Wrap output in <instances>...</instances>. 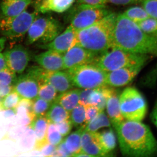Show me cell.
<instances>
[{
  "label": "cell",
  "instance_id": "obj_45",
  "mask_svg": "<svg viewBox=\"0 0 157 157\" xmlns=\"http://www.w3.org/2000/svg\"><path fill=\"white\" fill-rule=\"evenodd\" d=\"M14 90V86H6L0 83V98H2L4 96L11 93Z\"/></svg>",
  "mask_w": 157,
  "mask_h": 157
},
{
  "label": "cell",
  "instance_id": "obj_42",
  "mask_svg": "<svg viewBox=\"0 0 157 157\" xmlns=\"http://www.w3.org/2000/svg\"><path fill=\"white\" fill-rule=\"evenodd\" d=\"M56 146H55L48 142L42 147L40 152L43 156L51 157L52 155L56 150Z\"/></svg>",
  "mask_w": 157,
  "mask_h": 157
},
{
  "label": "cell",
  "instance_id": "obj_46",
  "mask_svg": "<svg viewBox=\"0 0 157 157\" xmlns=\"http://www.w3.org/2000/svg\"><path fill=\"white\" fill-rule=\"evenodd\" d=\"M139 0H107V2L114 5L124 6L137 2Z\"/></svg>",
  "mask_w": 157,
  "mask_h": 157
},
{
  "label": "cell",
  "instance_id": "obj_8",
  "mask_svg": "<svg viewBox=\"0 0 157 157\" xmlns=\"http://www.w3.org/2000/svg\"><path fill=\"white\" fill-rule=\"evenodd\" d=\"M39 12L27 11V9L18 15L3 17L0 21V32L6 39L19 41L24 38Z\"/></svg>",
  "mask_w": 157,
  "mask_h": 157
},
{
  "label": "cell",
  "instance_id": "obj_24",
  "mask_svg": "<svg viewBox=\"0 0 157 157\" xmlns=\"http://www.w3.org/2000/svg\"><path fill=\"white\" fill-rule=\"evenodd\" d=\"M97 137L102 148L108 154L116 147V138L111 128L101 132H96Z\"/></svg>",
  "mask_w": 157,
  "mask_h": 157
},
{
  "label": "cell",
  "instance_id": "obj_35",
  "mask_svg": "<svg viewBox=\"0 0 157 157\" xmlns=\"http://www.w3.org/2000/svg\"><path fill=\"white\" fill-rule=\"evenodd\" d=\"M16 73L7 67L0 70V83L14 86L17 79Z\"/></svg>",
  "mask_w": 157,
  "mask_h": 157
},
{
  "label": "cell",
  "instance_id": "obj_28",
  "mask_svg": "<svg viewBox=\"0 0 157 157\" xmlns=\"http://www.w3.org/2000/svg\"><path fill=\"white\" fill-rule=\"evenodd\" d=\"M38 97L52 104L57 97L58 93L54 87L45 80L38 82Z\"/></svg>",
  "mask_w": 157,
  "mask_h": 157
},
{
  "label": "cell",
  "instance_id": "obj_10",
  "mask_svg": "<svg viewBox=\"0 0 157 157\" xmlns=\"http://www.w3.org/2000/svg\"><path fill=\"white\" fill-rule=\"evenodd\" d=\"M3 54L7 67L19 74L23 73L31 59L28 50L21 45H14Z\"/></svg>",
  "mask_w": 157,
  "mask_h": 157
},
{
  "label": "cell",
  "instance_id": "obj_2",
  "mask_svg": "<svg viewBox=\"0 0 157 157\" xmlns=\"http://www.w3.org/2000/svg\"><path fill=\"white\" fill-rule=\"evenodd\" d=\"M111 48L157 56V37L144 33L123 14L117 17Z\"/></svg>",
  "mask_w": 157,
  "mask_h": 157
},
{
  "label": "cell",
  "instance_id": "obj_17",
  "mask_svg": "<svg viewBox=\"0 0 157 157\" xmlns=\"http://www.w3.org/2000/svg\"><path fill=\"white\" fill-rule=\"evenodd\" d=\"M120 95L118 90L109 86L106 108L110 123L114 128L124 120L120 107Z\"/></svg>",
  "mask_w": 157,
  "mask_h": 157
},
{
  "label": "cell",
  "instance_id": "obj_30",
  "mask_svg": "<svg viewBox=\"0 0 157 157\" xmlns=\"http://www.w3.org/2000/svg\"><path fill=\"white\" fill-rule=\"evenodd\" d=\"M70 119L73 126L77 128L85 126V110L84 106L77 104L70 113Z\"/></svg>",
  "mask_w": 157,
  "mask_h": 157
},
{
  "label": "cell",
  "instance_id": "obj_1",
  "mask_svg": "<svg viewBox=\"0 0 157 157\" xmlns=\"http://www.w3.org/2000/svg\"><path fill=\"white\" fill-rule=\"evenodd\" d=\"M114 128L124 156L151 157L157 155V140L145 124L124 120Z\"/></svg>",
  "mask_w": 157,
  "mask_h": 157
},
{
  "label": "cell",
  "instance_id": "obj_48",
  "mask_svg": "<svg viewBox=\"0 0 157 157\" xmlns=\"http://www.w3.org/2000/svg\"><path fill=\"white\" fill-rule=\"evenodd\" d=\"M7 65L4 55L2 52H0V70L7 68Z\"/></svg>",
  "mask_w": 157,
  "mask_h": 157
},
{
  "label": "cell",
  "instance_id": "obj_39",
  "mask_svg": "<svg viewBox=\"0 0 157 157\" xmlns=\"http://www.w3.org/2000/svg\"><path fill=\"white\" fill-rule=\"evenodd\" d=\"M29 128L25 132L21 140V144L27 148H29L32 145L34 146L36 139L34 131L30 128Z\"/></svg>",
  "mask_w": 157,
  "mask_h": 157
},
{
  "label": "cell",
  "instance_id": "obj_36",
  "mask_svg": "<svg viewBox=\"0 0 157 157\" xmlns=\"http://www.w3.org/2000/svg\"><path fill=\"white\" fill-rule=\"evenodd\" d=\"M142 7L150 17L157 19V0H143Z\"/></svg>",
  "mask_w": 157,
  "mask_h": 157
},
{
  "label": "cell",
  "instance_id": "obj_15",
  "mask_svg": "<svg viewBox=\"0 0 157 157\" xmlns=\"http://www.w3.org/2000/svg\"><path fill=\"white\" fill-rule=\"evenodd\" d=\"M63 56V54L56 51L47 49L44 52L35 55L33 60L47 71H59L64 70Z\"/></svg>",
  "mask_w": 157,
  "mask_h": 157
},
{
  "label": "cell",
  "instance_id": "obj_34",
  "mask_svg": "<svg viewBox=\"0 0 157 157\" xmlns=\"http://www.w3.org/2000/svg\"><path fill=\"white\" fill-rule=\"evenodd\" d=\"M137 24L140 29L145 33L154 36L157 33L156 18L149 17Z\"/></svg>",
  "mask_w": 157,
  "mask_h": 157
},
{
  "label": "cell",
  "instance_id": "obj_23",
  "mask_svg": "<svg viewBox=\"0 0 157 157\" xmlns=\"http://www.w3.org/2000/svg\"><path fill=\"white\" fill-rule=\"evenodd\" d=\"M79 89H72L57 96L55 102L58 103L69 113L78 104Z\"/></svg>",
  "mask_w": 157,
  "mask_h": 157
},
{
  "label": "cell",
  "instance_id": "obj_44",
  "mask_svg": "<svg viewBox=\"0 0 157 157\" xmlns=\"http://www.w3.org/2000/svg\"><path fill=\"white\" fill-rule=\"evenodd\" d=\"M57 150L59 153L61 157L72 156V155L68 151L67 147L65 145L63 140L57 146Z\"/></svg>",
  "mask_w": 157,
  "mask_h": 157
},
{
  "label": "cell",
  "instance_id": "obj_5",
  "mask_svg": "<svg viewBox=\"0 0 157 157\" xmlns=\"http://www.w3.org/2000/svg\"><path fill=\"white\" fill-rule=\"evenodd\" d=\"M65 70L74 87L93 89L107 85V72L94 64L81 65Z\"/></svg>",
  "mask_w": 157,
  "mask_h": 157
},
{
  "label": "cell",
  "instance_id": "obj_52",
  "mask_svg": "<svg viewBox=\"0 0 157 157\" xmlns=\"http://www.w3.org/2000/svg\"><path fill=\"white\" fill-rule=\"evenodd\" d=\"M40 1V0H36V2H38V1Z\"/></svg>",
  "mask_w": 157,
  "mask_h": 157
},
{
  "label": "cell",
  "instance_id": "obj_41",
  "mask_svg": "<svg viewBox=\"0 0 157 157\" xmlns=\"http://www.w3.org/2000/svg\"><path fill=\"white\" fill-rule=\"evenodd\" d=\"M92 90L93 89H80L78 104L83 106L90 105L89 98Z\"/></svg>",
  "mask_w": 157,
  "mask_h": 157
},
{
  "label": "cell",
  "instance_id": "obj_29",
  "mask_svg": "<svg viewBox=\"0 0 157 157\" xmlns=\"http://www.w3.org/2000/svg\"><path fill=\"white\" fill-rule=\"evenodd\" d=\"M22 98L15 91L4 96L1 99V111L9 109H16Z\"/></svg>",
  "mask_w": 157,
  "mask_h": 157
},
{
  "label": "cell",
  "instance_id": "obj_21",
  "mask_svg": "<svg viewBox=\"0 0 157 157\" xmlns=\"http://www.w3.org/2000/svg\"><path fill=\"white\" fill-rule=\"evenodd\" d=\"M32 0H2L0 8L4 17L16 16L28 9Z\"/></svg>",
  "mask_w": 157,
  "mask_h": 157
},
{
  "label": "cell",
  "instance_id": "obj_40",
  "mask_svg": "<svg viewBox=\"0 0 157 157\" xmlns=\"http://www.w3.org/2000/svg\"><path fill=\"white\" fill-rule=\"evenodd\" d=\"M157 80V64L152 70L144 78L142 83L147 86H153Z\"/></svg>",
  "mask_w": 157,
  "mask_h": 157
},
{
  "label": "cell",
  "instance_id": "obj_38",
  "mask_svg": "<svg viewBox=\"0 0 157 157\" xmlns=\"http://www.w3.org/2000/svg\"><path fill=\"white\" fill-rule=\"evenodd\" d=\"M84 107L85 110V125L86 127L88 124L92 121L101 111L96 106L90 104L86 105Z\"/></svg>",
  "mask_w": 157,
  "mask_h": 157
},
{
  "label": "cell",
  "instance_id": "obj_13",
  "mask_svg": "<svg viewBox=\"0 0 157 157\" xmlns=\"http://www.w3.org/2000/svg\"><path fill=\"white\" fill-rule=\"evenodd\" d=\"M76 43V31L70 25L63 32L59 34L51 42L39 45V48L51 49L64 54Z\"/></svg>",
  "mask_w": 157,
  "mask_h": 157
},
{
  "label": "cell",
  "instance_id": "obj_32",
  "mask_svg": "<svg viewBox=\"0 0 157 157\" xmlns=\"http://www.w3.org/2000/svg\"><path fill=\"white\" fill-rule=\"evenodd\" d=\"M51 104L38 97L32 100V107L35 117L45 116Z\"/></svg>",
  "mask_w": 157,
  "mask_h": 157
},
{
  "label": "cell",
  "instance_id": "obj_12",
  "mask_svg": "<svg viewBox=\"0 0 157 157\" xmlns=\"http://www.w3.org/2000/svg\"><path fill=\"white\" fill-rule=\"evenodd\" d=\"M144 66L135 65L107 72L106 84L113 87L125 86L134 80Z\"/></svg>",
  "mask_w": 157,
  "mask_h": 157
},
{
  "label": "cell",
  "instance_id": "obj_43",
  "mask_svg": "<svg viewBox=\"0 0 157 157\" xmlns=\"http://www.w3.org/2000/svg\"><path fill=\"white\" fill-rule=\"evenodd\" d=\"M79 5L89 6H104L107 2V0H77Z\"/></svg>",
  "mask_w": 157,
  "mask_h": 157
},
{
  "label": "cell",
  "instance_id": "obj_11",
  "mask_svg": "<svg viewBox=\"0 0 157 157\" xmlns=\"http://www.w3.org/2000/svg\"><path fill=\"white\" fill-rule=\"evenodd\" d=\"M98 56L76 43L63 54L64 70L81 65L93 64Z\"/></svg>",
  "mask_w": 157,
  "mask_h": 157
},
{
  "label": "cell",
  "instance_id": "obj_19",
  "mask_svg": "<svg viewBox=\"0 0 157 157\" xmlns=\"http://www.w3.org/2000/svg\"><path fill=\"white\" fill-rule=\"evenodd\" d=\"M76 0H40L36 2L35 9L39 13H63L67 11Z\"/></svg>",
  "mask_w": 157,
  "mask_h": 157
},
{
  "label": "cell",
  "instance_id": "obj_9",
  "mask_svg": "<svg viewBox=\"0 0 157 157\" xmlns=\"http://www.w3.org/2000/svg\"><path fill=\"white\" fill-rule=\"evenodd\" d=\"M70 14V25L76 31L98 22L111 13L104 6L79 5Z\"/></svg>",
  "mask_w": 157,
  "mask_h": 157
},
{
  "label": "cell",
  "instance_id": "obj_50",
  "mask_svg": "<svg viewBox=\"0 0 157 157\" xmlns=\"http://www.w3.org/2000/svg\"><path fill=\"white\" fill-rule=\"evenodd\" d=\"M1 98H0V111H1Z\"/></svg>",
  "mask_w": 157,
  "mask_h": 157
},
{
  "label": "cell",
  "instance_id": "obj_4",
  "mask_svg": "<svg viewBox=\"0 0 157 157\" xmlns=\"http://www.w3.org/2000/svg\"><path fill=\"white\" fill-rule=\"evenodd\" d=\"M148 56L110 48L99 56L93 64L107 73L125 67L145 65L149 58Z\"/></svg>",
  "mask_w": 157,
  "mask_h": 157
},
{
  "label": "cell",
  "instance_id": "obj_14",
  "mask_svg": "<svg viewBox=\"0 0 157 157\" xmlns=\"http://www.w3.org/2000/svg\"><path fill=\"white\" fill-rule=\"evenodd\" d=\"M14 90L22 99L33 100L38 97V82L35 77L28 72L17 77L14 86Z\"/></svg>",
  "mask_w": 157,
  "mask_h": 157
},
{
  "label": "cell",
  "instance_id": "obj_18",
  "mask_svg": "<svg viewBox=\"0 0 157 157\" xmlns=\"http://www.w3.org/2000/svg\"><path fill=\"white\" fill-rule=\"evenodd\" d=\"M81 151L90 157L109 156L102 148L97 137L96 132L84 130L81 136Z\"/></svg>",
  "mask_w": 157,
  "mask_h": 157
},
{
  "label": "cell",
  "instance_id": "obj_33",
  "mask_svg": "<svg viewBox=\"0 0 157 157\" xmlns=\"http://www.w3.org/2000/svg\"><path fill=\"white\" fill-rule=\"evenodd\" d=\"M46 139L48 143L56 146L63 140V136L59 132L54 124H48Z\"/></svg>",
  "mask_w": 157,
  "mask_h": 157
},
{
  "label": "cell",
  "instance_id": "obj_51",
  "mask_svg": "<svg viewBox=\"0 0 157 157\" xmlns=\"http://www.w3.org/2000/svg\"><path fill=\"white\" fill-rule=\"evenodd\" d=\"M154 36H155L157 37V33H156L155 34V35H154Z\"/></svg>",
  "mask_w": 157,
  "mask_h": 157
},
{
  "label": "cell",
  "instance_id": "obj_27",
  "mask_svg": "<svg viewBox=\"0 0 157 157\" xmlns=\"http://www.w3.org/2000/svg\"><path fill=\"white\" fill-rule=\"evenodd\" d=\"M110 127L111 123L108 116L106 115L104 111H102L88 124L84 130L87 132H95L102 128Z\"/></svg>",
  "mask_w": 157,
  "mask_h": 157
},
{
  "label": "cell",
  "instance_id": "obj_16",
  "mask_svg": "<svg viewBox=\"0 0 157 157\" xmlns=\"http://www.w3.org/2000/svg\"><path fill=\"white\" fill-rule=\"evenodd\" d=\"M41 80H45L50 83L59 94L65 92L74 87L66 70L50 71L44 69L40 81Z\"/></svg>",
  "mask_w": 157,
  "mask_h": 157
},
{
  "label": "cell",
  "instance_id": "obj_3",
  "mask_svg": "<svg viewBox=\"0 0 157 157\" xmlns=\"http://www.w3.org/2000/svg\"><path fill=\"white\" fill-rule=\"evenodd\" d=\"M117 14L111 12L103 19L76 31V43L99 56L111 47Z\"/></svg>",
  "mask_w": 157,
  "mask_h": 157
},
{
  "label": "cell",
  "instance_id": "obj_7",
  "mask_svg": "<svg viewBox=\"0 0 157 157\" xmlns=\"http://www.w3.org/2000/svg\"><path fill=\"white\" fill-rule=\"evenodd\" d=\"M120 107L126 120L141 121L145 117L147 105L144 97L135 88L125 89L119 96Z\"/></svg>",
  "mask_w": 157,
  "mask_h": 157
},
{
  "label": "cell",
  "instance_id": "obj_25",
  "mask_svg": "<svg viewBox=\"0 0 157 157\" xmlns=\"http://www.w3.org/2000/svg\"><path fill=\"white\" fill-rule=\"evenodd\" d=\"M85 128V126L83 125L78 128V130L70 134L63 140L72 156H74L81 151V136Z\"/></svg>",
  "mask_w": 157,
  "mask_h": 157
},
{
  "label": "cell",
  "instance_id": "obj_37",
  "mask_svg": "<svg viewBox=\"0 0 157 157\" xmlns=\"http://www.w3.org/2000/svg\"><path fill=\"white\" fill-rule=\"evenodd\" d=\"M54 124L63 137L69 135L73 128V125L70 119Z\"/></svg>",
  "mask_w": 157,
  "mask_h": 157
},
{
  "label": "cell",
  "instance_id": "obj_49",
  "mask_svg": "<svg viewBox=\"0 0 157 157\" xmlns=\"http://www.w3.org/2000/svg\"><path fill=\"white\" fill-rule=\"evenodd\" d=\"M6 41L7 39L6 37L3 36L0 38V52H2L5 48Z\"/></svg>",
  "mask_w": 157,
  "mask_h": 157
},
{
  "label": "cell",
  "instance_id": "obj_22",
  "mask_svg": "<svg viewBox=\"0 0 157 157\" xmlns=\"http://www.w3.org/2000/svg\"><path fill=\"white\" fill-rule=\"evenodd\" d=\"M15 109L18 122L21 125L29 126L36 117L33 112L32 100L21 99Z\"/></svg>",
  "mask_w": 157,
  "mask_h": 157
},
{
  "label": "cell",
  "instance_id": "obj_26",
  "mask_svg": "<svg viewBox=\"0 0 157 157\" xmlns=\"http://www.w3.org/2000/svg\"><path fill=\"white\" fill-rule=\"evenodd\" d=\"M45 117L48 122L55 124L70 119V113L60 105L54 102L51 105Z\"/></svg>",
  "mask_w": 157,
  "mask_h": 157
},
{
  "label": "cell",
  "instance_id": "obj_31",
  "mask_svg": "<svg viewBox=\"0 0 157 157\" xmlns=\"http://www.w3.org/2000/svg\"><path fill=\"white\" fill-rule=\"evenodd\" d=\"M123 14L136 23L150 17L143 7L139 6H135L129 8Z\"/></svg>",
  "mask_w": 157,
  "mask_h": 157
},
{
  "label": "cell",
  "instance_id": "obj_47",
  "mask_svg": "<svg viewBox=\"0 0 157 157\" xmlns=\"http://www.w3.org/2000/svg\"><path fill=\"white\" fill-rule=\"evenodd\" d=\"M151 120L157 128V100L150 114Z\"/></svg>",
  "mask_w": 157,
  "mask_h": 157
},
{
  "label": "cell",
  "instance_id": "obj_6",
  "mask_svg": "<svg viewBox=\"0 0 157 157\" xmlns=\"http://www.w3.org/2000/svg\"><path fill=\"white\" fill-rule=\"evenodd\" d=\"M62 29V25L57 20L51 16L38 15L27 34V45L49 43L61 33Z\"/></svg>",
  "mask_w": 157,
  "mask_h": 157
},
{
  "label": "cell",
  "instance_id": "obj_20",
  "mask_svg": "<svg viewBox=\"0 0 157 157\" xmlns=\"http://www.w3.org/2000/svg\"><path fill=\"white\" fill-rule=\"evenodd\" d=\"M48 124L45 116H41L35 117L29 125V128L35 133L36 139L33 146L34 150L40 151L42 147L48 143L46 134Z\"/></svg>",
  "mask_w": 157,
  "mask_h": 157
}]
</instances>
